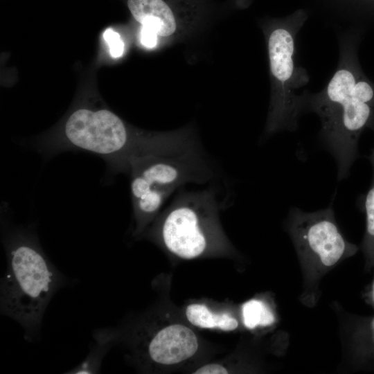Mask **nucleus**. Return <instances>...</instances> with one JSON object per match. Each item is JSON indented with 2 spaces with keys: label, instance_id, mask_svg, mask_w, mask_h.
I'll return each mask as SVG.
<instances>
[{
  "label": "nucleus",
  "instance_id": "obj_3",
  "mask_svg": "<svg viewBox=\"0 0 374 374\" xmlns=\"http://www.w3.org/2000/svg\"><path fill=\"white\" fill-rule=\"evenodd\" d=\"M132 136L123 121L107 109L81 107L66 119L60 140L41 148L48 153L79 150L101 157L113 172H127L139 159L179 153L187 148Z\"/></svg>",
  "mask_w": 374,
  "mask_h": 374
},
{
  "label": "nucleus",
  "instance_id": "obj_4",
  "mask_svg": "<svg viewBox=\"0 0 374 374\" xmlns=\"http://www.w3.org/2000/svg\"><path fill=\"white\" fill-rule=\"evenodd\" d=\"M304 22L296 16L278 24L268 35L267 48L271 75L274 82L269 130L294 131L307 96L297 93L309 82L305 69L295 65V39Z\"/></svg>",
  "mask_w": 374,
  "mask_h": 374
},
{
  "label": "nucleus",
  "instance_id": "obj_2",
  "mask_svg": "<svg viewBox=\"0 0 374 374\" xmlns=\"http://www.w3.org/2000/svg\"><path fill=\"white\" fill-rule=\"evenodd\" d=\"M3 244L7 269L1 280V312L17 321L24 330V338L33 341L39 333L46 308L64 284V278L30 231H10Z\"/></svg>",
  "mask_w": 374,
  "mask_h": 374
},
{
  "label": "nucleus",
  "instance_id": "obj_9",
  "mask_svg": "<svg viewBox=\"0 0 374 374\" xmlns=\"http://www.w3.org/2000/svg\"><path fill=\"white\" fill-rule=\"evenodd\" d=\"M127 6L139 23L152 27L159 36L168 37L175 31L173 12L163 0H127Z\"/></svg>",
  "mask_w": 374,
  "mask_h": 374
},
{
  "label": "nucleus",
  "instance_id": "obj_8",
  "mask_svg": "<svg viewBox=\"0 0 374 374\" xmlns=\"http://www.w3.org/2000/svg\"><path fill=\"white\" fill-rule=\"evenodd\" d=\"M197 348L195 333L185 326L175 324L154 335L148 344V354L155 363L172 365L190 358Z\"/></svg>",
  "mask_w": 374,
  "mask_h": 374
},
{
  "label": "nucleus",
  "instance_id": "obj_7",
  "mask_svg": "<svg viewBox=\"0 0 374 374\" xmlns=\"http://www.w3.org/2000/svg\"><path fill=\"white\" fill-rule=\"evenodd\" d=\"M202 194L190 193L177 199L163 220V243L170 251L182 258L197 257L206 247L197 211Z\"/></svg>",
  "mask_w": 374,
  "mask_h": 374
},
{
  "label": "nucleus",
  "instance_id": "obj_14",
  "mask_svg": "<svg viewBox=\"0 0 374 374\" xmlns=\"http://www.w3.org/2000/svg\"><path fill=\"white\" fill-rule=\"evenodd\" d=\"M103 38L109 48V53L112 57H120L124 51V42L120 35L108 28L103 33Z\"/></svg>",
  "mask_w": 374,
  "mask_h": 374
},
{
  "label": "nucleus",
  "instance_id": "obj_12",
  "mask_svg": "<svg viewBox=\"0 0 374 374\" xmlns=\"http://www.w3.org/2000/svg\"><path fill=\"white\" fill-rule=\"evenodd\" d=\"M96 341L93 349L87 358L78 366L71 370L69 373H95L98 371L103 357L109 350L112 342L103 329L95 333Z\"/></svg>",
  "mask_w": 374,
  "mask_h": 374
},
{
  "label": "nucleus",
  "instance_id": "obj_13",
  "mask_svg": "<svg viewBox=\"0 0 374 374\" xmlns=\"http://www.w3.org/2000/svg\"><path fill=\"white\" fill-rule=\"evenodd\" d=\"M371 129L374 132V125ZM368 159L373 168V179L364 202L366 231L363 247L366 253L371 258H374V147L368 157Z\"/></svg>",
  "mask_w": 374,
  "mask_h": 374
},
{
  "label": "nucleus",
  "instance_id": "obj_11",
  "mask_svg": "<svg viewBox=\"0 0 374 374\" xmlns=\"http://www.w3.org/2000/svg\"><path fill=\"white\" fill-rule=\"evenodd\" d=\"M242 313L243 323L249 329L270 326L275 321L271 310L260 300L251 299L244 303Z\"/></svg>",
  "mask_w": 374,
  "mask_h": 374
},
{
  "label": "nucleus",
  "instance_id": "obj_5",
  "mask_svg": "<svg viewBox=\"0 0 374 374\" xmlns=\"http://www.w3.org/2000/svg\"><path fill=\"white\" fill-rule=\"evenodd\" d=\"M290 230L298 247L316 256L325 266H333L355 247L348 243L334 219L331 206L313 213L292 208Z\"/></svg>",
  "mask_w": 374,
  "mask_h": 374
},
{
  "label": "nucleus",
  "instance_id": "obj_1",
  "mask_svg": "<svg viewBox=\"0 0 374 374\" xmlns=\"http://www.w3.org/2000/svg\"><path fill=\"white\" fill-rule=\"evenodd\" d=\"M355 42L342 44L337 70L306 102L320 118L321 135L337 163L339 181L347 177L358 156L362 133L374 125V83L362 71Z\"/></svg>",
  "mask_w": 374,
  "mask_h": 374
},
{
  "label": "nucleus",
  "instance_id": "obj_17",
  "mask_svg": "<svg viewBox=\"0 0 374 374\" xmlns=\"http://www.w3.org/2000/svg\"><path fill=\"white\" fill-rule=\"evenodd\" d=\"M371 297H372V301L374 303V281H373V285H372Z\"/></svg>",
  "mask_w": 374,
  "mask_h": 374
},
{
  "label": "nucleus",
  "instance_id": "obj_15",
  "mask_svg": "<svg viewBox=\"0 0 374 374\" xmlns=\"http://www.w3.org/2000/svg\"><path fill=\"white\" fill-rule=\"evenodd\" d=\"M158 34L151 26L142 25L140 33L141 44L148 48H154L157 45Z\"/></svg>",
  "mask_w": 374,
  "mask_h": 374
},
{
  "label": "nucleus",
  "instance_id": "obj_16",
  "mask_svg": "<svg viewBox=\"0 0 374 374\" xmlns=\"http://www.w3.org/2000/svg\"><path fill=\"white\" fill-rule=\"evenodd\" d=\"M195 374H226V369L222 366L217 364H211L203 366L197 369Z\"/></svg>",
  "mask_w": 374,
  "mask_h": 374
},
{
  "label": "nucleus",
  "instance_id": "obj_6",
  "mask_svg": "<svg viewBox=\"0 0 374 374\" xmlns=\"http://www.w3.org/2000/svg\"><path fill=\"white\" fill-rule=\"evenodd\" d=\"M192 159L187 151L139 159L129 171L131 197L150 190L170 195L186 182L204 181L208 174L200 172Z\"/></svg>",
  "mask_w": 374,
  "mask_h": 374
},
{
  "label": "nucleus",
  "instance_id": "obj_10",
  "mask_svg": "<svg viewBox=\"0 0 374 374\" xmlns=\"http://www.w3.org/2000/svg\"><path fill=\"white\" fill-rule=\"evenodd\" d=\"M186 314L192 324L203 328L231 331L238 326V321L229 313H213L205 305L191 304L187 307Z\"/></svg>",
  "mask_w": 374,
  "mask_h": 374
}]
</instances>
